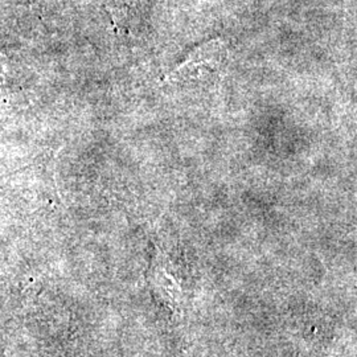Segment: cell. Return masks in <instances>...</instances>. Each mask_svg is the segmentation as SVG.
<instances>
[{
	"instance_id": "obj_1",
	"label": "cell",
	"mask_w": 357,
	"mask_h": 357,
	"mask_svg": "<svg viewBox=\"0 0 357 357\" xmlns=\"http://www.w3.org/2000/svg\"><path fill=\"white\" fill-rule=\"evenodd\" d=\"M227 51L217 41L200 47L167 78L169 82L213 81L227 64Z\"/></svg>"
}]
</instances>
